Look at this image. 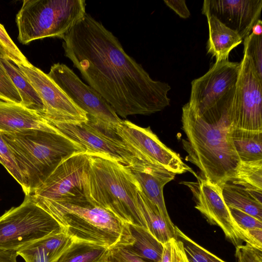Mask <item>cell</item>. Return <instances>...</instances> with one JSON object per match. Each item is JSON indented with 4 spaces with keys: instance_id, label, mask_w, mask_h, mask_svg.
<instances>
[{
    "instance_id": "8fae6325",
    "label": "cell",
    "mask_w": 262,
    "mask_h": 262,
    "mask_svg": "<svg viewBox=\"0 0 262 262\" xmlns=\"http://www.w3.org/2000/svg\"><path fill=\"white\" fill-rule=\"evenodd\" d=\"M192 172L196 181L180 183L190 190L195 202V208L211 224L219 226L235 247L242 245L243 242L251 246L248 231L240 227L231 215L224 201L222 187L212 183L201 174Z\"/></svg>"
},
{
    "instance_id": "d590c367",
    "label": "cell",
    "mask_w": 262,
    "mask_h": 262,
    "mask_svg": "<svg viewBox=\"0 0 262 262\" xmlns=\"http://www.w3.org/2000/svg\"><path fill=\"white\" fill-rule=\"evenodd\" d=\"M238 262H262V250L246 244L235 247Z\"/></svg>"
},
{
    "instance_id": "d6a6232c",
    "label": "cell",
    "mask_w": 262,
    "mask_h": 262,
    "mask_svg": "<svg viewBox=\"0 0 262 262\" xmlns=\"http://www.w3.org/2000/svg\"><path fill=\"white\" fill-rule=\"evenodd\" d=\"M0 163L9 173L23 187V181L14 157L8 146L0 134Z\"/></svg>"
},
{
    "instance_id": "ffe728a7",
    "label": "cell",
    "mask_w": 262,
    "mask_h": 262,
    "mask_svg": "<svg viewBox=\"0 0 262 262\" xmlns=\"http://www.w3.org/2000/svg\"><path fill=\"white\" fill-rule=\"evenodd\" d=\"M74 240L64 232L40 239L17 251L25 262H56Z\"/></svg>"
},
{
    "instance_id": "e0dca14e",
    "label": "cell",
    "mask_w": 262,
    "mask_h": 262,
    "mask_svg": "<svg viewBox=\"0 0 262 262\" xmlns=\"http://www.w3.org/2000/svg\"><path fill=\"white\" fill-rule=\"evenodd\" d=\"M131 170L143 193L158 207L167 223L174 226L166 208L163 188L167 183L174 179L176 174L162 167L149 163Z\"/></svg>"
},
{
    "instance_id": "7402d4cb",
    "label": "cell",
    "mask_w": 262,
    "mask_h": 262,
    "mask_svg": "<svg viewBox=\"0 0 262 262\" xmlns=\"http://www.w3.org/2000/svg\"><path fill=\"white\" fill-rule=\"evenodd\" d=\"M0 60L17 90L21 99L20 105L41 116L45 112L43 103L28 78L8 57L0 46Z\"/></svg>"
},
{
    "instance_id": "6da1fadb",
    "label": "cell",
    "mask_w": 262,
    "mask_h": 262,
    "mask_svg": "<svg viewBox=\"0 0 262 262\" xmlns=\"http://www.w3.org/2000/svg\"><path fill=\"white\" fill-rule=\"evenodd\" d=\"M62 39L65 56L118 116L148 115L169 105L170 85L152 79L90 14L86 13Z\"/></svg>"
},
{
    "instance_id": "f546056e",
    "label": "cell",
    "mask_w": 262,
    "mask_h": 262,
    "mask_svg": "<svg viewBox=\"0 0 262 262\" xmlns=\"http://www.w3.org/2000/svg\"><path fill=\"white\" fill-rule=\"evenodd\" d=\"M159 262H189L182 241L175 237L163 244Z\"/></svg>"
},
{
    "instance_id": "e575fe53",
    "label": "cell",
    "mask_w": 262,
    "mask_h": 262,
    "mask_svg": "<svg viewBox=\"0 0 262 262\" xmlns=\"http://www.w3.org/2000/svg\"><path fill=\"white\" fill-rule=\"evenodd\" d=\"M106 262H146L119 245L109 249Z\"/></svg>"
},
{
    "instance_id": "603a6c76",
    "label": "cell",
    "mask_w": 262,
    "mask_h": 262,
    "mask_svg": "<svg viewBox=\"0 0 262 262\" xmlns=\"http://www.w3.org/2000/svg\"><path fill=\"white\" fill-rule=\"evenodd\" d=\"M222 188L224 201L229 208L238 209L262 221V192L248 190L229 182Z\"/></svg>"
},
{
    "instance_id": "277c9868",
    "label": "cell",
    "mask_w": 262,
    "mask_h": 262,
    "mask_svg": "<svg viewBox=\"0 0 262 262\" xmlns=\"http://www.w3.org/2000/svg\"><path fill=\"white\" fill-rule=\"evenodd\" d=\"M0 134L21 175L26 195L32 193L63 159L74 152H86L62 133L30 128Z\"/></svg>"
},
{
    "instance_id": "4fadbf2b",
    "label": "cell",
    "mask_w": 262,
    "mask_h": 262,
    "mask_svg": "<svg viewBox=\"0 0 262 262\" xmlns=\"http://www.w3.org/2000/svg\"><path fill=\"white\" fill-rule=\"evenodd\" d=\"M262 78L244 53L235 85L233 107L234 128L262 131Z\"/></svg>"
},
{
    "instance_id": "7c38bea8",
    "label": "cell",
    "mask_w": 262,
    "mask_h": 262,
    "mask_svg": "<svg viewBox=\"0 0 262 262\" xmlns=\"http://www.w3.org/2000/svg\"><path fill=\"white\" fill-rule=\"evenodd\" d=\"M115 130L132 153L140 160L155 164L176 174L192 169L180 156L163 143L150 129L128 120H121Z\"/></svg>"
},
{
    "instance_id": "cb8c5ba5",
    "label": "cell",
    "mask_w": 262,
    "mask_h": 262,
    "mask_svg": "<svg viewBox=\"0 0 262 262\" xmlns=\"http://www.w3.org/2000/svg\"><path fill=\"white\" fill-rule=\"evenodd\" d=\"M138 202L140 213L148 231L163 245L175 237V226L169 224L158 207L140 190Z\"/></svg>"
},
{
    "instance_id": "ac0fdd59",
    "label": "cell",
    "mask_w": 262,
    "mask_h": 262,
    "mask_svg": "<svg viewBox=\"0 0 262 262\" xmlns=\"http://www.w3.org/2000/svg\"><path fill=\"white\" fill-rule=\"evenodd\" d=\"M30 128L61 133L38 114L20 104L0 99V132H14Z\"/></svg>"
},
{
    "instance_id": "7a4b0ae2",
    "label": "cell",
    "mask_w": 262,
    "mask_h": 262,
    "mask_svg": "<svg viewBox=\"0 0 262 262\" xmlns=\"http://www.w3.org/2000/svg\"><path fill=\"white\" fill-rule=\"evenodd\" d=\"M233 103L202 114L188 103L182 107V129L186 136L182 144L188 154L185 160L196 166L203 177L221 187L234 178L241 163L232 140Z\"/></svg>"
},
{
    "instance_id": "8d00e7d4",
    "label": "cell",
    "mask_w": 262,
    "mask_h": 262,
    "mask_svg": "<svg viewBox=\"0 0 262 262\" xmlns=\"http://www.w3.org/2000/svg\"><path fill=\"white\" fill-rule=\"evenodd\" d=\"M165 4L173 10L180 17L187 18L190 15V11L186 6L185 1L164 0Z\"/></svg>"
},
{
    "instance_id": "4dcf8cb0",
    "label": "cell",
    "mask_w": 262,
    "mask_h": 262,
    "mask_svg": "<svg viewBox=\"0 0 262 262\" xmlns=\"http://www.w3.org/2000/svg\"><path fill=\"white\" fill-rule=\"evenodd\" d=\"M0 46L4 50L9 59L15 65L28 66L30 64L16 45L13 42L5 28L1 24Z\"/></svg>"
},
{
    "instance_id": "74e56055",
    "label": "cell",
    "mask_w": 262,
    "mask_h": 262,
    "mask_svg": "<svg viewBox=\"0 0 262 262\" xmlns=\"http://www.w3.org/2000/svg\"><path fill=\"white\" fill-rule=\"evenodd\" d=\"M17 252L0 250V262H17Z\"/></svg>"
},
{
    "instance_id": "83f0119b",
    "label": "cell",
    "mask_w": 262,
    "mask_h": 262,
    "mask_svg": "<svg viewBox=\"0 0 262 262\" xmlns=\"http://www.w3.org/2000/svg\"><path fill=\"white\" fill-rule=\"evenodd\" d=\"M176 237L183 243L189 262H226L198 245L175 226Z\"/></svg>"
},
{
    "instance_id": "f1b7e54d",
    "label": "cell",
    "mask_w": 262,
    "mask_h": 262,
    "mask_svg": "<svg viewBox=\"0 0 262 262\" xmlns=\"http://www.w3.org/2000/svg\"><path fill=\"white\" fill-rule=\"evenodd\" d=\"M244 52L252 60L254 67L262 78V36L251 33L243 40Z\"/></svg>"
},
{
    "instance_id": "4316f807",
    "label": "cell",
    "mask_w": 262,
    "mask_h": 262,
    "mask_svg": "<svg viewBox=\"0 0 262 262\" xmlns=\"http://www.w3.org/2000/svg\"><path fill=\"white\" fill-rule=\"evenodd\" d=\"M229 183L248 190L262 192V159L241 161L234 178Z\"/></svg>"
},
{
    "instance_id": "8992f818",
    "label": "cell",
    "mask_w": 262,
    "mask_h": 262,
    "mask_svg": "<svg viewBox=\"0 0 262 262\" xmlns=\"http://www.w3.org/2000/svg\"><path fill=\"white\" fill-rule=\"evenodd\" d=\"M83 0H25L16 15L24 45L48 37L62 38L85 15Z\"/></svg>"
},
{
    "instance_id": "30bf717a",
    "label": "cell",
    "mask_w": 262,
    "mask_h": 262,
    "mask_svg": "<svg viewBox=\"0 0 262 262\" xmlns=\"http://www.w3.org/2000/svg\"><path fill=\"white\" fill-rule=\"evenodd\" d=\"M239 70L238 62L215 61L204 75L192 81L189 106L202 114L232 101Z\"/></svg>"
},
{
    "instance_id": "484cf974",
    "label": "cell",
    "mask_w": 262,
    "mask_h": 262,
    "mask_svg": "<svg viewBox=\"0 0 262 262\" xmlns=\"http://www.w3.org/2000/svg\"><path fill=\"white\" fill-rule=\"evenodd\" d=\"M108 250L104 246L74 241L56 262H106Z\"/></svg>"
},
{
    "instance_id": "9c48e42d",
    "label": "cell",
    "mask_w": 262,
    "mask_h": 262,
    "mask_svg": "<svg viewBox=\"0 0 262 262\" xmlns=\"http://www.w3.org/2000/svg\"><path fill=\"white\" fill-rule=\"evenodd\" d=\"M48 122L80 144L87 153L107 156L132 169L147 162L140 160L132 153L117 135L115 128L103 125L93 119L88 118L86 122L78 124Z\"/></svg>"
},
{
    "instance_id": "1f68e13d",
    "label": "cell",
    "mask_w": 262,
    "mask_h": 262,
    "mask_svg": "<svg viewBox=\"0 0 262 262\" xmlns=\"http://www.w3.org/2000/svg\"><path fill=\"white\" fill-rule=\"evenodd\" d=\"M0 99L20 104L19 94L0 60Z\"/></svg>"
},
{
    "instance_id": "d6986e66",
    "label": "cell",
    "mask_w": 262,
    "mask_h": 262,
    "mask_svg": "<svg viewBox=\"0 0 262 262\" xmlns=\"http://www.w3.org/2000/svg\"><path fill=\"white\" fill-rule=\"evenodd\" d=\"M146 262H159L163 245L144 227L125 223L118 244Z\"/></svg>"
},
{
    "instance_id": "d4e9b609",
    "label": "cell",
    "mask_w": 262,
    "mask_h": 262,
    "mask_svg": "<svg viewBox=\"0 0 262 262\" xmlns=\"http://www.w3.org/2000/svg\"><path fill=\"white\" fill-rule=\"evenodd\" d=\"M232 143L241 161L262 159V131L234 128Z\"/></svg>"
},
{
    "instance_id": "5b68a950",
    "label": "cell",
    "mask_w": 262,
    "mask_h": 262,
    "mask_svg": "<svg viewBox=\"0 0 262 262\" xmlns=\"http://www.w3.org/2000/svg\"><path fill=\"white\" fill-rule=\"evenodd\" d=\"M39 207L51 215L74 241L110 249L119 243L123 233L125 223L87 199L49 203Z\"/></svg>"
},
{
    "instance_id": "52a82bcc",
    "label": "cell",
    "mask_w": 262,
    "mask_h": 262,
    "mask_svg": "<svg viewBox=\"0 0 262 262\" xmlns=\"http://www.w3.org/2000/svg\"><path fill=\"white\" fill-rule=\"evenodd\" d=\"M64 232L60 225L30 195L0 216V250L18 251L48 236Z\"/></svg>"
},
{
    "instance_id": "9a60e30c",
    "label": "cell",
    "mask_w": 262,
    "mask_h": 262,
    "mask_svg": "<svg viewBox=\"0 0 262 262\" xmlns=\"http://www.w3.org/2000/svg\"><path fill=\"white\" fill-rule=\"evenodd\" d=\"M16 66L41 98L45 106L44 113L41 116L48 122L78 124L88 120L87 114L47 74L31 63Z\"/></svg>"
},
{
    "instance_id": "ba28073f",
    "label": "cell",
    "mask_w": 262,
    "mask_h": 262,
    "mask_svg": "<svg viewBox=\"0 0 262 262\" xmlns=\"http://www.w3.org/2000/svg\"><path fill=\"white\" fill-rule=\"evenodd\" d=\"M89 157L76 152L63 159L34 191L29 194L38 206L86 199L84 188Z\"/></svg>"
},
{
    "instance_id": "5bb4252c",
    "label": "cell",
    "mask_w": 262,
    "mask_h": 262,
    "mask_svg": "<svg viewBox=\"0 0 262 262\" xmlns=\"http://www.w3.org/2000/svg\"><path fill=\"white\" fill-rule=\"evenodd\" d=\"M47 74L87 114L88 118L113 128L122 120L96 91L82 82L65 64H54Z\"/></svg>"
},
{
    "instance_id": "836d02e7",
    "label": "cell",
    "mask_w": 262,
    "mask_h": 262,
    "mask_svg": "<svg viewBox=\"0 0 262 262\" xmlns=\"http://www.w3.org/2000/svg\"><path fill=\"white\" fill-rule=\"evenodd\" d=\"M229 208L234 221L243 229L247 231L254 229H262V221L238 209Z\"/></svg>"
},
{
    "instance_id": "f35d334b",
    "label": "cell",
    "mask_w": 262,
    "mask_h": 262,
    "mask_svg": "<svg viewBox=\"0 0 262 262\" xmlns=\"http://www.w3.org/2000/svg\"><path fill=\"white\" fill-rule=\"evenodd\" d=\"M262 22L259 19L252 28L251 33L256 35H261L262 34Z\"/></svg>"
},
{
    "instance_id": "3957f363",
    "label": "cell",
    "mask_w": 262,
    "mask_h": 262,
    "mask_svg": "<svg viewBox=\"0 0 262 262\" xmlns=\"http://www.w3.org/2000/svg\"><path fill=\"white\" fill-rule=\"evenodd\" d=\"M87 154L84 192L88 201L124 223L146 228L138 202L141 188L130 168L104 155Z\"/></svg>"
},
{
    "instance_id": "44dd1931",
    "label": "cell",
    "mask_w": 262,
    "mask_h": 262,
    "mask_svg": "<svg viewBox=\"0 0 262 262\" xmlns=\"http://www.w3.org/2000/svg\"><path fill=\"white\" fill-rule=\"evenodd\" d=\"M207 19L209 37L207 43L208 53L215 61L228 60L231 50L239 45L243 39L235 31L226 27L215 16L202 12Z\"/></svg>"
},
{
    "instance_id": "2e32d148",
    "label": "cell",
    "mask_w": 262,
    "mask_h": 262,
    "mask_svg": "<svg viewBox=\"0 0 262 262\" xmlns=\"http://www.w3.org/2000/svg\"><path fill=\"white\" fill-rule=\"evenodd\" d=\"M262 0H205L202 12H207L237 32L243 40L260 19Z\"/></svg>"
}]
</instances>
